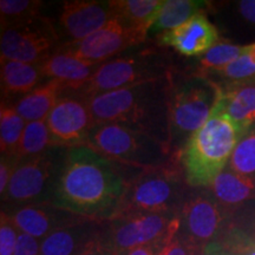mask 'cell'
Returning <instances> with one entry per match:
<instances>
[{"instance_id": "f546056e", "label": "cell", "mask_w": 255, "mask_h": 255, "mask_svg": "<svg viewBox=\"0 0 255 255\" xmlns=\"http://www.w3.org/2000/svg\"><path fill=\"white\" fill-rule=\"evenodd\" d=\"M222 76L223 78L228 79V82L244 81V79L252 78L255 76V43L245 46L244 52L235 59L234 62L229 64L216 71Z\"/></svg>"}, {"instance_id": "7a4b0ae2", "label": "cell", "mask_w": 255, "mask_h": 255, "mask_svg": "<svg viewBox=\"0 0 255 255\" xmlns=\"http://www.w3.org/2000/svg\"><path fill=\"white\" fill-rule=\"evenodd\" d=\"M96 124L116 123L144 132L169 150V76L143 82L88 101Z\"/></svg>"}, {"instance_id": "8fae6325", "label": "cell", "mask_w": 255, "mask_h": 255, "mask_svg": "<svg viewBox=\"0 0 255 255\" xmlns=\"http://www.w3.org/2000/svg\"><path fill=\"white\" fill-rule=\"evenodd\" d=\"M148 34L115 17L91 36L75 43L60 44L58 50L92 64H103L124 51L143 44Z\"/></svg>"}, {"instance_id": "f1b7e54d", "label": "cell", "mask_w": 255, "mask_h": 255, "mask_svg": "<svg viewBox=\"0 0 255 255\" xmlns=\"http://www.w3.org/2000/svg\"><path fill=\"white\" fill-rule=\"evenodd\" d=\"M245 46L219 41L201 57L199 60L201 68L205 71H220L238 59L244 52Z\"/></svg>"}, {"instance_id": "74e56055", "label": "cell", "mask_w": 255, "mask_h": 255, "mask_svg": "<svg viewBox=\"0 0 255 255\" xmlns=\"http://www.w3.org/2000/svg\"><path fill=\"white\" fill-rule=\"evenodd\" d=\"M238 12L247 23L255 25V0H241V1H239Z\"/></svg>"}, {"instance_id": "1f68e13d", "label": "cell", "mask_w": 255, "mask_h": 255, "mask_svg": "<svg viewBox=\"0 0 255 255\" xmlns=\"http://www.w3.org/2000/svg\"><path fill=\"white\" fill-rule=\"evenodd\" d=\"M20 232L5 212L0 215V255H14Z\"/></svg>"}, {"instance_id": "8992f818", "label": "cell", "mask_w": 255, "mask_h": 255, "mask_svg": "<svg viewBox=\"0 0 255 255\" xmlns=\"http://www.w3.org/2000/svg\"><path fill=\"white\" fill-rule=\"evenodd\" d=\"M85 145L111 161L135 169L158 168L175 159L167 146L154 137L116 123L96 124Z\"/></svg>"}, {"instance_id": "d590c367", "label": "cell", "mask_w": 255, "mask_h": 255, "mask_svg": "<svg viewBox=\"0 0 255 255\" xmlns=\"http://www.w3.org/2000/svg\"><path fill=\"white\" fill-rule=\"evenodd\" d=\"M194 251L197 250H193V248L188 246L177 233L174 238H171L164 245V247L162 248L158 255H191L194 253Z\"/></svg>"}, {"instance_id": "7402d4cb", "label": "cell", "mask_w": 255, "mask_h": 255, "mask_svg": "<svg viewBox=\"0 0 255 255\" xmlns=\"http://www.w3.org/2000/svg\"><path fill=\"white\" fill-rule=\"evenodd\" d=\"M209 188L213 196L222 206H237L253 196L255 178L238 174L228 168L213 181Z\"/></svg>"}, {"instance_id": "603a6c76", "label": "cell", "mask_w": 255, "mask_h": 255, "mask_svg": "<svg viewBox=\"0 0 255 255\" xmlns=\"http://www.w3.org/2000/svg\"><path fill=\"white\" fill-rule=\"evenodd\" d=\"M115 17L143 33H150L164 0H111Z\"/></svg>"}, {"instance_id": "5bb4252c", "label": "cell", "mask_w": 255, "mask_h": 255, "mask_svg": "<svg viewBox=\"0 0 255 255\" xmlns=\"http://www.w3.org/2000/svg\"><path fill=\"white\" fill-rule=\"evenodd\" d=\"M115 18L113 4L98 0L64 1L58 13L57 32L65 43H75L91 36Z\"/></svg>"}, {"instance_id": "6da1fadb", "label": "cell", "mask_w": 255, "mask_h": 255, "mask_svg": "<svg viewBox=\"0 0 255 255\" xmlns=\"http://www.w3.org/2000/svg\"><path fill=\"white\" fill-rule=\"evenodd\" d=\"M130 167L104 157L88 145L68 148L51 186L49 202L95 221L108 222L120 214L135 177Z\"/></svg>"}, {"instance_id": "ffe728a7", "label": "cell", "mask_w": 255, "mask_h": 255, "mask_svg": "<svg viewBox=\"0 0 255 255\" xmlns=\"http://www.w3.org/2000/svg\"><path fill=\"white\" fill-rule=\"evenodd\" d=\"M0 79H1V97L4 102L9 98L30 94L44 83L45 77L39 65L12 60H1Z\"/></svg>"}, {"instance_id": "5b68a950", "label": "cell", "mask_w": 255, "mask_h": 255, "mask_svg": "<svg viewBox=\"0 0 255 255\" xmlns=\"http://www.w3.org/2000/svg\"><path fill=\"white\" fill-rule=\"evenodd\" d=\"M180 162L141 169L128 188L121 215L139 213H180L188 194ZM116 216V218H117Z\"/></svg>"}, {"instance_id": "4fadbf2b", "label": "cell", "mask_w": 255, "mask_h": 255, "mask_svg": "<svg viewBox=\"0 0 255 255\" xmlns=\"http://www.w3.org/2000/svg\"><path fill=\"white\" fill-rule=\"evenodd\" d=\"M55 146L85 145L95 127L89 102L79 96L64 94L46 119Z\"/></svg>"}, {"instance_id": "ab89813d", "label": "cell", "mask_w": 255, "mask_h": 255, "mask_svg": "<svg viewBox=\"0 0 255 255\" xmlns=\"http://www.w3.org/2000/svg\"><path fill=\"white\" fill-rule=\"evenodd\" d=\"M191 255H203V251H194V253Z\"/></svg>"}, {"instance_id": "3957f363", "label": "cell", "mask_w": 255, "mask_h": 255, "mask_svg": "<svg viewBox=\"0 0 255 255\" xmlns=\"http://www.w3.org/2000/svg\"><path fill=\"white\" fill-rule=\"evenodd\" d=\"M220 96L218 83L203 75L169 73V151L177 161L190 137L212 116Z\"/></svg>"}, {"instance_id": "d6a6232c", "label": "cell", "mask_w": 255, "mask_h": 255, "mask_svg": "<svg viewBox=\"0 0 255 255\" xmlns=\"http://www.w3.org/2000/svg\"><path fill=\"white\" fill-rule=\"evenodd\" d=\"M105 227H107V223H105L104 229L101 234L79 255H115L114 248L111 246Z\"/></svg>"}, {"instance_id": "4316f807", "label": "cell", "mask_w": 255, "mask_h": 255, "mask_svg": "<svg viewBox=\"0 0 255 255\" xmlns=\"http://www.w3.org/2000/svg\"><path fill=\"white\" fill-rule=\"evenodd\" d=\"M44 2L38 0H1L0 18L1 28L13 25L26 24L43 17Z\"/></svg>"}, {"instance_id": "f35d334b", "label": "cell", "mask_w": 255, "mask_h": 255, "mask_svg": "<svg viewBox=\"0 0 255 255\" xmlns=\"http://www.w3.org/2000/svg\"><path fill=\"white\" fill-rule=\"evenodd\" d=\"M203 255H233L219 241L212 242L203 250Z\"/></svg>"}, {"instance_id": "9a60e30c", "label": "cell", "mask_w": 255, "mask_h": 255, "mask_svg": "<svg viewBox=\"0 0 255 255\" xmlns=\"http://www.w3.org/2000/svg\"><path fill=\"white\" fill-rule=\"evenodd\" d=\"M5 213L9 216L19 232L40 241L53 232L83 222L85 220H90L73 214L68 210L60 209L50 202L33 203L12 210H6Z\"/></svg>"}, {"instance_id": "ba28073f", "label": "cell", "mask_w": 255, "mask_h": 255, "mask_svg": "<svg viewBox=\"0 0 255 255\" xmlns=\"http://www.w3.org/2000/svg\"><path fill=\"white\" fill-rule=\"evenodd\" d=\"M68 148L55 146L36 157L24 159L15 167L5 195L1 196L6 210L33 203L49 202V194L57 171Z\"/></svg>"}, {"instance_id": "8d00e7d4", "label": "cell", "mask_w": 255, "mask_h": 255, "mask_svg": "<svg viewBox=\"0 0 255 255\" xmlns=\"http://www.w3.org/2000/svg\"><path fill=\"white\" fill-rule=\"evenodd\" d=\"M169 240H170V239H169ZM169 240L152 242V244L144 245V246L136 247L133 248V250L124 253L123 255H158L159 252H161L162 248L164 247V245L167 244Z\"/></svg>"}, {"instance_id": "484cf974", "label": "cell", "mask_w": 255, "mask_h": 255, "mask_svg": "<svg viewBox=\"0 0 255 255\" xmlns=\"http://www.w3.org/2000/svg\"><path fill=\"white\" fill-rule=\"evenodd\" d=\"M26 121L15 111L13 104L1 102L0 108V151L4 156L13 157L17 150Z\"/></svg>"}, {"instance_id": "d6986e66", "label": "cell", "mask_w": 255, "mask_h": 255, "mask_svg": "<svg viewBox=\"0 0 255 255\" xmlns=\"http://www.w3.org/2000/svg\"><path fill=\"white\" fill-rule=\"evenodd\" d=\"M101 64H92L57 49L39 64L45 79H56L65 85V94H76L89 82Z\"/></svg>"}, {"instance_id": "e0dca14e", "label": "cell", "mask_w": 255, "mask_h": 255, "mask_svg": "<svg viewBox=\"0 0 255 255\" xmlns=\"http://www.w3.org/2000/svg\"><path fill=\"white\" fill-rule=\"evenodd\" d=\"M219 87L220 96L213 114L225 116L245 136L255 123V76Z\"/></svg>"}, {"instance_id": "cb8c5ba5", "label": "cell", "mask_w": 255, "mask_h": 255, "mask_svg": "<svg viewBox=\"0 0 255 255\" xmlns=\"http://www.w3.org/2000/svg\"><path fill=\"white\" fill-rule=\"evenodd\" d=\"M207 6L208 5L206 1L197 0H164V4L152 25L150 33L158 34L161 32L178 27L197 13H205L203 9Z\"/></svg>"}, {"instance_id": "9c48e42d", "label": "cell", "mask_w": 255, "mask_h": 255, "mask_svg": "<svg viewBox=\"0 0 255 255\" xmlns=\"http://www.w3.org/2000/svg\"><path fill=\"white\" fill-rule=\"evenodd\" d=\"M180 213H139L121 215L107 222V233L115 255L133 248L165 241L180 231Z\"/></svg>"}, {"instance_id": "277c9868", "label": "cell", "mask_w": 255, "mask_h": 255, "mask_svg": "<svg viewBox=\"0 0 255 255\" xmlns=\"http://www.w3.org/2000/svg\"><path fill=\"white\" fill-rule=\"evenodd\" d=\"M241 137L244 136L231 121L222 115L212 114L205 126L190 137L177 157L188 186L210 187L229 163Z\"/></svg>"}, {"instance_id": "d4e9b609", "label": "cell", "mask_w": 255, "mask_h": 255, "mask_svg": "<svg viewBox=\"0 0 255 255\" xmlns=\"http://www.w3.org/2000/svg\"><path fill=\"white\" fill-rule=\"evenodd\" d=\"M51 148H55V144L51 138L46 120L27 122L13 157L19 163L24 159L44 154Z\"/></svg>"}, {"instance_id": "e575fe53", "label": "cell", "mask_w": 255, "mask_h": 255, "mask_svg": "<svg viewBox=\"0 0 255 255\" xmlns=\"http://www.w3.org/2000/svg\"><path fill=\"white\" fill-rule=\"evenodd\" d=\"M14 255H40V240L20 233Z\"/></svg>"}, {"instance_id": "4dcf8cb0", "label": "cell", "mask_w": 255, "mask_h": 255, "mask_svg": "<svg viewBox=\"0 0 255 255\" xmlns=\"http://www.w3.org/2000/svg\"><path fill=\"white\" fill-rule=\"evenodd\" d=\"M218 241L233 255H255V238L241 229L226 228Z\"/></svg>"}, {"instance_id": "7c38bea8", "label": "cell", "mask_w": 255, "mask_h": 255, "mask_svg": "<svg viewBox=\"0 0 255 255\" xmlns=\"http://www.w3.org/2000/svg\"><path fill=\"white\" fill-rule=\"evenodd\" d=\"M178 235L193 250L203 251L225 232L226 213L213 195L188 194L180 210Z\"/></svg>"}, {"instance_id": "2e32d148", "label": "cell", "mask_w": 255, "mask_h": 255, "mask_svg": "<svg viewBox=\"0 0 255 255\" xmlns=\"http://www.w3.org/2000/svg\"><path fill=\"white\" fill-rule=\"evenodd\" d=\"M157 45L173 47L186 57L203 56L219 43V31L206 13H197L187 23L156 34Z\"/></svg>"}, {"instance_id": "52a82bcc", "label": "cell", "mask_w": 255, "mask_h": 255, "mask_svg": "<svg viewBox=\"0 0 255 255\" xmlns=\"http://www.w3.org/2000/svg\"><path fill=\"white\" fill-rule=\"evenodd\" d=\"M170 72V60L165 53L158 52L156 49L120 55L101 64L87 84L72 95L90 101L105 92L165 78Z\"/></svg>"}, {"instance_id": "30bf717a", "label": "cell", "mask_w": 255, "mask_h": 255, "mask_svg": "<svg viewBox=\"0 0 255 255\" xmlns=\"http://www.w3.org/2000/svg\"><path fill=\"white\" fill-rule=\"evenodd\" d=\"M59 45L60 38L56 26L44 15L30 23L1 28V60L39 65Z\"/></svg>"}, {"instance_id": "ac0fdd59", "label": "cell", "mask_w": 255, "mask_h": 255, "mask_svg": "<svg viewBox=\"0 0 255 255\" xmlns=\"http://www.w3.org/2000/svg\"><path fill=\"white\" fill-rule=\"evenodd\" d=\"M105 223L85 220L53 232L40 241V255H79L101 234Z\"/></svg>"}, {"instance_id": "836d02e7", "label": "cell", "mask_w": 255, "mask_h": 255, "mask_svg": "<svg viewBox=\"0 0 255 255\" xmlns=\"http://www.w3.org/2000/svg\"><path fill=\"white\" fill-rule=\"evenodd\" d=\"M17 165L18 162L15 161L14 157L1 155V159H0V194H1V196H4L6 190H7L9 181H11Z\"/></svg>"}, {"instance_id": "44dd1931", "label": "cell", "mask_w": 255, "mask_h": 255, "mask_svg": "<svg viewBox=\"0 0 255 255\" xmlns=\"http://www.w3.org/2000/svg\"><path fill=\"white\" fill-rule=\"evenodd\" d=\"M65 91L66 88L63 83L49 79L30 94L19 98L13 107L26 122L45 121Z\"/></svg>"}, {"instance_id": "83f0119b", "label": "cell", "mask_w": 255, "mask_h": 255, "mask_svg": "<svg viewBox=\"0 0 255 255\" xmlns=\"http://www.w3.org/2000/svg\"><path fill=\"white\" fill-rule=\"evenodd\" d=\"M228 168L245 176L255 177V129L239 141L229 159Z\"/></svg>"}]
</instances>
